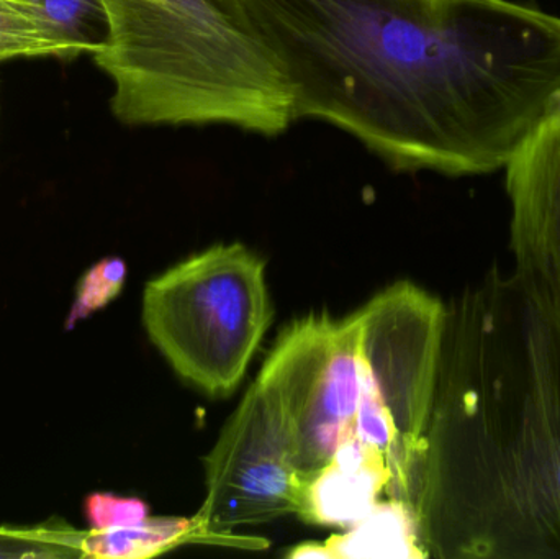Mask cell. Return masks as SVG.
Returning <instances> with one entry per match:
<instances>
[{
	"label": "cell",
	"instance_id": "obj_10",
	"mask_svg": "<svg viewBox=\"0 0 560 559\" xmlns=\"http://www.w3.org/2000/svg\"><path fill=\"white\" fill-rule=\"evenodd\" d=\"M331 559L430 557L417 509L400 499L378 501L368 515L325 541Z\"/></svg>",
	"mask_w": 560,
	"mask_h": 559
},
{
	"label": "cell",
	"instance_id": "obj_4",
	"mask_svg": "<svg viewBox=\"0 0 560 559\" xmlns=\"http://www.w3.org/2000/svg\"><path fill=\"white\" fill-rule=\"evenodd\" d=\"M141 317L179 377L230 396L275 317L266 261L242 243L210 246L148 282Z\"/></svg>",
	"mask_w": 560,
	"mask_h": 559
},
{
	"label": "cell",
	"instance_id": "obj_17",
	"mask_svg": "<svg viewBox=\"0 0 560 559\" xmlns=\"http://www.w3.org/2000/svg\"><path fill=\"white\" fill-rule=\"evenodd\" d=\"M290 559H331L328 548L325 544H316V541H306V544L296 545L295 548L287 554Z\"/></svg>",
	"mask_w": 560,
	"mask_h": 559
},
{
	"label": "cell",
	"instance_id": "obj_6",
	"mask_svg": "<svg viewBox=\"0 0 560 559\" xmlns=\"http://www.w3.org/2000/svg\"><path fill=\"white\" fill-rule=\"evenodd\" d=\"M361 318L313 314L283 328L259 371V389L278 410L299 471L308 481L355 435Z\"/></svg>",
	"mask_w": 560,
	"mask_h": 559
},
{
	"label": "cell",
	"instance_id": "obj_9",
	"mask_svg": "<svg viewBox=\"0 0 560 559\" xmlns=\"http://www.w3.org/2000/svg\"><path fill=\"white\" fill-rule=\"evenodd\" d=\"M392 479L385 453L358 435L351 436L306 481L296 515L306 524L351 527L377 504Z\"/></svg>",
	"mask_w": 560,
	"mask_h": 559
},
{
	"label": "cell",
	"instance_id": "obj_1",
	"mask_svg": "<svg viewBox=\"0 0 560 559\" xmlns=\"http://www.w3.org/2000/svg\"><path fill=\"white\" fill-rule=\"evenodd\" d=\"M278 53L293 118L395 170L505 167L560 107V16L512 0H243Z\"/></svg>",
	"mask_w": 560,
	"mask_h": 559
},
{
	"label": "cell",
	"instance_id": "obj_3",
	"mask_svg": "<svg viewBox=\"0 0 560 559\" xmlns=\"http://www.w3.org/2000/svg\"><path fill=\"white\" fill-rule=\"evenodd\" d=\"M110 43L94 61L125 125H230L276 137L293 118L278 53L243 0H104Z\"/></svg>",
	"mask_w": 560,
	"mask_h": 559
},
{
	"label": "cell",
	"instance_id": "obj_14",
	"mask_svg": "<svg viewBox=\"0 0 560 559\" xmlns=\"http://www.w3.org/2000/svg\"><path fill=\"white\" fill-rule=\"evenodd\" d=\"M45 56L68 59L65 49L28 9L12 0H0V61Z\"/></svg>",
	"mask_w": 560,
	"mask_h": 559
},
{
	"label": "cell",
	"instance_id": "obj_11",
	"mask_svg": "<svg viewBox=\"0 0 560 559\" xmlns=\"http://www.w3.org/2000/svg\"><path fill=\"white\" fill-rule=\"evenodd\" d=\"M215 537L203 528L200 519L148 517L131 527L84 532L82 558L147 559L160 557L190 541Z\"/></svg>",
	"mask_w": 560,
	"mask_h": 559
},
{
	"label": "cell",
	"instance_id": "obj_5",
	"mask_svg": "<svg viewBox=\"0 0 560 559\" xmlns=\"http://www.w3.org/2000/svg\"><path fill=\"white\" fill-rule=\"evenodd\" d=\"M358 314L355 435L385 453L394 475L387 494L418 512L447 308L417 284L395 282Z\"/></svg>",
	"mask_w": 560,
	"mask_h": 559
},
{
	"label": "cell",
	"instance_id": "obj_13",
	"mask_svg": "<svg viewBox=\"0 0 560 559\" xmlns=\"http://www.w3.org/2000/svg\"><path fill=\"white\" fill-rule=\"evenodd\" d=\"M84 532L65 521H48L33 527H0V558H82Z\"/></svg>",
	"mask_w": 560,
	"mask_h": 559
},
{
	"label": "cell",
	"instance_id": "obj_8",
	"mask_svg": "<svg viewBox=\"0 0 560 559\" xmlns=\"http://www.w3.org/2000/svg\"><path fill=\"white\" fill-rule=\"evenodd\" d=\"M515 276L560 327V107L506 164Z\"/></svg>",
	"mask_w": 560,
	"mask_h": 559
},
{
	"label": "cell",
	"instance_id": "obj_16",
	"mask_svg": "<svg viewBox=\"0 0 560 559\" xmlns=\"http://www.w3.org/2000/svg\"><path fill=\"white\" fill-rule=\"evenodd\" d=\"M91 531L131 527L150 517V505L138 498H121L112 492H92L82 505Z\"/></svg>",
	"mask_w": 560,
	"mask_h": 559
},
{
	"label": "cell",
	"instance_id": "obj_2",
	"mask_svg": "<svg viewBox=\"0 0 560 559\" xmlns=\"http://www.w3.org/2000/svg\"><path fill=\"white\" fill-rule=\"evenodd\" d=\"M427 442L428 555L560 558V327L515 276L447 308Z\"/></svg>",
	"mask_w": 560,
	"mask_h": 559
},
{
	"label": "cell",
	"instance_id": "obj_15",
	"mask_svg": "<svg viewBox=\"0 0 560 559\" xmlns=\"http://www.w3.org/2000/svg\"><path fill=\"white\" fill-rule=\"evenodd\" d=\"M127 272V263L118 256H107L92 265L75 286L74 301L65 321L66 330L114 302L124 291Z\"/></svg>",
	"mask_w": 560,
	"mask_h": 559
},
{
	"label": "cell",
	"instance_id": "obj_12",
	"mask_svg": "<svg viewBox=\"0 0 560 559\" xmlns=\"http://www.w3.org/2000/svg\"><path fill=\"white\" fill-rule=\"evenodd\" d=\"M28 9L68 59L95 55L110 43L112 28L104 0H12Z\"/></svg>",
	"mask_w": 560,
	"mask_h": 559
},
{
	"label": "cell",
	"instance_id": "obj_7",
	"mask_svg": "<svg viewBox=\"0 0 560 559\" xmlns=\"http://www.w3.org/2000/svg\"><path fill=\"white\" fill-rule=\"evenodd\" d=\"M207 498L197 517L212 535L295 514L306 479L278 410L253 384L203 458Z\"/></svg>",
	"mask_w": 560,
	"mask_h": 559
}]
</instances>
